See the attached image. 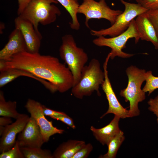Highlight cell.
Segmentation results:
<instances>
[{
  "label": "cell",
  "mask_w": 158,
  "mask_h": 158,
  "mask_svg": "<svg viewBox=\"0 0 158 158\" xmlns=\"http://www.w3.org/2000/svg\"><path fill=\"white\" fill-rule=\"evenodd\" d=\"M18 68L31 73L51 83L57 91L63 93L71 89L74 79L71 71L57 57L27 51L13 55L6 60H0V71Z\"/></svg>",
  "instance_id": "1"
},
{
  "label": "cell",
  "mask_w": 158,
  "mask_h": 158,
  "mask_svg": "<svg viewBox=\"0 0 158 158\" xmlns=\"http://www.w3.org/2000/svg\"><path fill=\"white\" fill-rule=\"evenodd\" d=\"M104 80V72L101 69L99 61L92 59L88 65L83 67L79 80L71 89V94L79 99L90 96L95 91L100 96L99 89Z\"/></svg>",
  "instance_id": "2"
},
{
  "label": "cell",
  "mask_w": 158,
  "mask_h": 158,
  "mask_svg": "<svg viewBox=\"0 0 158 158\" xmlns=\"http://www.w3.org/2000/svg\"><path fill=\"white\" fill-rule=\"evenodd\" d=\"M58 3L56 0H32L18 16L30 21L35 30L40 33L39 23L43 25L50 24L61 15L60 10L54 4Z\"/></svg>",
  "instance_id": "3"
},
{
  "label": "cell",
  "mask_w": 158,
  "mask_h": 158,
  "mask_svg": "<svg viewBox=\"0 0 158 158\" xmlns=\"http://www.w3.org/2000/svg\"><path fill=\"white\" fill-rule=\"evenodd\" d=\"M126 72L128 78V85L121 91L119 94L126 102H129V117H132L139 115L138 103L145 99V92L141 87L145 80L146 72L144 69L131 66L127 68Z\"/></svg>",
  "instance_id": "4"
},
{
  "label": "cell",
  "mask_w": 158,
  "mask_h": 158,
  "mask_svg": "<svg viewBox=\"0 0 158 158\" xmlns=\"http://www.w3.org/2000/svg\"><path fill=\"white\" fill-rule=\"evenodd\" d=\"M61 40L59 50V56L73 74L74 86L80 79L82 70L88 61V56L83 49L77 46L71 35H64Z\"/></svg>",
  "instance_id": "5"
},
{
  "label": "cell",
  "mask_w": 158,
  "mask_h": 158,
  "mask_svg": "<svg viewBox=\"0 0 158 158\" xmlns=\"http://www.w3.org/2000/svg\"><path fill=\"white\" fill-rule=\"evenodd\" d=\"M131 38L135 39L136 44L140 39L134 19L131 21L128 29L120 35L109 38L100 36L93 40L92 42L98 47L106 46L110 48L111 50L109 54L111 59L117 56L128 58L133 56V54L125 53L122 50L126 47V45L128 40Z\"/></svg>",
  "instance_id": "6"
},
{
  "label": "cell",
  "mask_w": 158,
  "mask_h": 158,
  "mask_svg": "<svg viewBox=\"0 0 158 158\" xmlns=\"http://www.w3.org/2000/svg\"><path fill=\"white\" fill-rule=\"evenodd\" d=\"M125 6L124 11L119 15L114 23L106 29L99 30H91V35L97 37L107 35L116 36L125 31L128 28L131 21L138 15L146 12L148 9L141 4L130 3L124 0H119Z\"/></svg>",
  "instance_id": "7"
},
{
  "label": "cell",
  "mask_w": 158,
  "mask_h": 158,
  "mask_svg": "<svg viewBox=\"0 0 158 158\" xmlns=\"http://www.w3.org/2000/svg\"><path fill=\"white\" fill-rule=\"evenodd\" d=\"M123 12L119 10L111 9L107 4L106 0H83L80 5L78 13L83 14L85 17V24L89 28V20L92 19L103 18L113 24L118 16Z\"/></svg>",
  "instance_id": "8"
},
{
  "label": "cell",
  "mask_w": 158,
  "mask_h": 158,
  "mask_svg": "<svg viewBox=\"0 0 158 158\" xmlns=\"http://www.w3.org/2000/svg\"><path fill=\"white\" fill-rule=\"evenodd\" d=\"M43 105L34 100L29 99L25 106L30 116L33 118L39 126L45 142H47L50 137L56 134H62L64 130L54 127L52 121L48 120L43 111Z\"/></svg>",
  "instance_id": "9"
},
{
  "label": "cell",
  "mask_w": 158,
  "mask_h": 158,
  "mask_svg": "<svg viewBox=\"0 0 158 158\" xmlns=\"http://www.w3.org/2000/svg\"><path fill=\"white\" fill-rule=\"evenodd\" d=\"M109 59L110 55L108 54L103 64L104 80L101 85L108 101L109 108L107 111L102 115L100 118H102L106 115L111 113L118 116L120 118L129 117V110L124 108L118 101L108 77L107 66Z\"/></svg>",
  "instance_id": "10"
},
{
  "label": "cell",
  "mask_w": 158,
  "mask_h": 158,
  "mask_svg": "<svg viewBox=\"0 0 158 158\" xmlns=\"http://www.w3.org/2000/svg\"><path fill=\"white\" fill-rule=\"evenodd\" d=\"M15 28L20 30L25 41L27 51L32 53L39 52L42 36L35 29L29 21L18 16L14 20Z\"/></svg>",
  "instance_id": "11"
},
{
  "label": "cell",
  "mask_w": 158,
  "mask_h": 158,
  "mask_svg": "<svg viewBox=\"0 0 158 158\" xmlns=\"http://www.w3.org/2000/svg\"><path fill=\"white\" fill-rule=\"evenodd\" d=\"M20 147H41L45 143L40 128L35 119L30 116L17 140Z\"/></svg>",
  "instance_id": "12"
},
{
  "label": "cell",
  "mask_w": 158,
  "mask_h": 158,
  "mask_svg": "<svg viewBox=\"0 0 158 158\" xmlns=\"http://www.w3.org/2000/svg\"><path fill=\"white\" fill-rule=\"evenodd\" d=\"M30 118L26 114H20L14 122L5 126L0 138L1 153L10 150L14 145L17 135L23 130Z\"/></svg>",
  "instance_id": "13"
},
{
  "label": "cell",
  "mask_w": 158,
  "mask_h": 158,
  "mask_svg": "<svg viewBox=\"0 0 158 158\" xmlns=\"http://www.w3.org/2000/svg\"><path fill=\"white\" fill-rule=\"evenodd\" d=\"M24 51H27L25 41L20 30L15 28L10 35L8 42L0 51V60H7L13 55Z\"/></svg>",
  "instance_id": "14"
},
{
  "label": "cell",
  "mask_w": 158,
  "mask_h": 158,
  "mask_svg": "<svg viewBox=\"0 0 158 158\" xmlns=\"http://www.w3.org/2000/svg\"><path fill=\"white\" fill-rule=\"evenodd\" d=\"M120 118L114 115L113 119L106 126L100 128L91 126L90 130L96 140L102 145H107L109 141L120 131L119 122Z\"/></svg>",
  "instance_id": "15"
},
{
  "label": "cell",
  "mask_w": 158,
  "mask_h": 158,
  "mask_svg": "<svg viewBox=\"0 0 158 158\" xmlns=\"http://www.w3.org/2000/svg\"><path fill=\"white\" fill-rule=\"evenodd\" d=\"M135 20L140 39L151 42L158 49V37L155 30L145 13L138 16Z\"/></svg>",
  "instance_id": "16"
},
{
  "label": "cell",
  "mask_w": 158,
  "mask_h": 158,
  "mask_svg": "<svg viewBox=\"0 0 158 158\" xmlns=\"http://www.w3.org/2000/svg\"><path fill=\"white\" fill-rule=\"evenodd\" d=\"M21 76L28 77L40 83L46 88L51 90L52 85L49 82L40 78L26 71L18 68H9L0 71V87H2L18 77Z\"/></svg>",
  "instance_id": "17"
},
{
  "label": "cell",
  "mask_w": 158,
  "mask_h": 158,
  "mask_svg": "<svg viewBox=\"0 0 158 158\" xmlns=\"http://www.w3.org/2000/svg\"><path fill=\"white\" fill-rule=\"evenodd\" d=\"M85 144L84 141L73 140L63 142L52 153L53 158H72Z\"/></svg>",
  "instance_id": "18"
},
{
  "label": "cell",
  "mask_w": 158,
  "mask_h": 158,
  "mask_svg": "<svg viewBox=\"0 0 158 158\" xmlns=\"http://www.w3.org/2000/svg\"><path fill=\"white\" fill-rule=\"evenodd\" d=\"M70 14L72 21L70 23L71 28L73 30H78L80 28V24L77 17L79 4L78 0H56Z\"/></svg>",
  "instance_id": "19"
},
{
  "label": "cell",
  "mask_w": 158,
  "mask_h": 158,
  "mask_svg": "<svg viewBox=\"0 0 158 158\" xmlns=\"http://www.w3.org/2000/svg\"><path fill=\"white\" fill-rule=\"evenodd\" d=\"M17 102L15 101H6L4 92L0 91V116L10 117L16 119L20 114L16 110Z\"/></svg>",
  "instance_id": "20"
},
{
  "label": "cell",
  "mask_w": 158,
  "mask_h": 158,
  "mask_svg": "<svg viewBox=\"0 0 158 158\" xmlns=\"http://www.w3.org/2000/svg\"><path fill=\"white\" fill-rule=\"evenodd\" d=\"M124 133L121 130L109 142L107 145L108 147L107 152L103 155H101L100 158H114L117 151L125 139Z\"/></svg>",
  "instance_id": "21"
},
{
  "label": "cell",
  "mask_w": 158,
  "mask_h": 158,
  "mask_svg": "<svg viewBox=\"0 0 158 158\" xmlns=\"http://www.w3.org/2000/svg\"><path fill=\"white\" fill-rule=\"evenodd\" d=\"M20 150L25 158H53L51 151L41 147H21Z\"/></svg>",
  "instance_id": "22"
},
{
  "label": "cell",
  "mask_w": 158,
  "mask_h": 158,
  "mask_svg": "<svg viewBox=\"0 0 158 158\" xmlns=\"http://www.w3.org/2000/svg\"><path fill=\"white\" fill-rule=\"evenodd\" d=\"M145 80L146 83L142 90L145 92H148L149 95L158 88V77L154 76L152 72L149 71L146 72Z\"/></svg>",
  "instance_id": "23"
},
{
  "label": "cell",
  "mask_w": 158,
  "mask_h": 158,
  "mask_svg": "<svg viewBox=\"0 0 158 158\" xmlns=\"http://www.w3.org/2000/svg\"><path fill=\"white\" fill-rule=\"evenodd\" d=\"M0 158H24L18 141L17 140L14 145L10 150L1 153Z\"/></svg>",
  "instance_id": "24"
},
{
  "label": "cell",
  "mask_w": 158,
  "mask_h": 158,
  "mask_svg": "<svg viewBox=\"0 0 158 158\" xmlns=\"http://www.w3.org/2000/svg\"><path fill=\"white\" fill-rule=\"evenodd\" d=\"M145 13L154 27L158 37V8L148 9Z\"/></svg>",
  "instance_id": "25"
},
{
  "label": "cell",
  "mask_w": 158,
  "mask_h": 158,
  "mask_svg": "<svg viewBox=\"0 0 158 158\" xmlns=\"http://www.w3.org/2000/svg\"><path fill=\"white\" fill-rule=\"evenodd\" d=\"M93 149V146L91 143L85 144L75 154L72 158H87Z\"/></svg>",
  "instance_id": "26"
},
{
  "label": "cell",
  "mask_w": 158,
  "mask_h": 158,
  "mask_svg": "<svg viewBox=\"0 0 158 158\" xmlns=\"http://www.w3.org/2000/svg\"><path fill=\"white\" fill-rule=\"evenodd\" d=\"M50 117L54 119L61 121L73 129H75L76 128L73 119L68 115L51 116Z\"/></svg>",
  "instance_id": "27"
},
{
  "label": "cell",
  "mask_w": 158,
  "mask_h": 158,
  "mask_svg": "<svg viewBox=\"0 0 158 158\" xmlns=\"http://www.w3.org/2000/svg\"><path fill=\"white\" fill-rule=\"evenodd\" d=\"M147 103L150 105L148 107L149 110L153 112L156 115L158 123V95L154 99H150Z\"/></svg>",
  "instance_id": "28"
},
{
  "label": "cell",
  "mask_w": 158,
  "mask_h": 158,
  "mask_svg": "<svg viewBox=\"0 0 158 158\" xmlns=\"http://www.w3.org/2000/svg\"><path fill=\"white\" fill-rule=\"evenodd\" d=\"M43 111L45 116L50 117L51 116L68 115L65 113L61 111H57L49 109L43 105Z\"/></svg>",
  "instance_id": "29"
},
{
  "label": "cell",
  "mask_w": 158,
  "mask_h": 158,
  "mask_svg": "<svg viewBox=\"0 0 158 158\" xmlns=\"http://www.w3.org/2000/svg\"><path fill=\"white\" fill-rule=\"evenodd\" d=\"M141 4L148 9L158 8V0H144Z\"/></svg>",
  "instance_id": "30"
},
{
  "label": "cell",
  "mask_w": 158,
  "mask_h": 158,
  "mask_svg": "<svg viewBox=\"0 0 158 158\" xmlns=\"http://www.w3.org/2000/svg\"><path fill=\"white\" fill-rule=\"evenodd\" d=\"M32 0H18V7L17 11V14L19 15L25 8Z\"/></svg>",
  "instance_id": "31"
},
{
  "label": "cell",
  "mask_w": 158,
  "mask_h": 158,
  "mask_svg": "<svg viewBox=\"0 0 158 158\" xmlns=\"http://www.w3.org/2000/svg\"><path fill=\"white\" fill-rule=\"evenodd\" d=\"M12 123L11 118L6 116H1L0 117V126H5Z\"/></svg>",
  "instance_id": "32"
},
{
  "label": "cell",
  "mask_w": 158,
  "mask_h": 158,
  "mask_svg": "<svg viewBox=\"0 0 158 158\" xmlns=\"http://www.w3.org/2000/svg\"><path fill=\"white\" fill-rule=\"evenodd\" d=\"M5 126H0V135L1 136L3 133L4 129Z\"/></svg>",
  "instance_id": "33"
},
{
  "label": "cell",
  "mask_w": 158,
  "mask_h": 158,
  "mask_svg": "<svg viewBox=\"0 0 158 158\" xmlns=\"http://www.w3.org/2000/svg\"><path fill=\"white\" fill-rule=\"evenodd\" d=\"M129 1L131 0H129ZM136 1L137 3L141 4L144 0H134Z\"/></svg>",
  "instance_id": "34"
}]
</instances>
